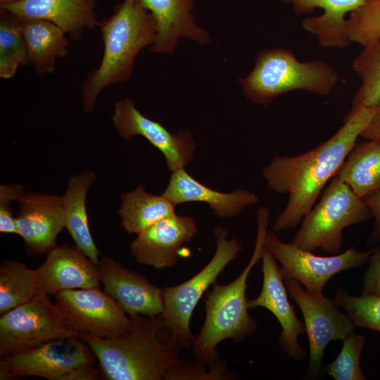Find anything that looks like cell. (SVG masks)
<instances>
[{"label": "cell", "instance_id": "1", "mask_svg": "<svg viewBox=\"0 0 380 380\" xmlns=\"http://www.w3.org/2000/svg\"><path fill=\"white\" fill-rule=\"evenodd\" d=\"M376 110V107L351 109L343 125L327 141L301 155L277 156L264 168L262 175L268 186L289 196L288 203L274 222V231L290 229L300 223L327 182L336 175Z\"/></svg>", "mask_w": 380, "mask_h": 380}, {"label": "cell", "instance_id": "2", "mask_svg": "<svg viewBox=\"0 0 380 380\" xmlns=\"http://www.w3.org/2000/svg\"><path fill=\"white\" fill-rule=\"evenodd\" d=\"M130 317L129 329L111 338L80 334L92 348L103 379L163 380L181 358L184 346L176 330L160 315Z\"/></svg>", "mask_w": 380, "mask_h": 380}, {"label": "cell", "instance_id": "3", "mask_svg": "<svg viewBox=\"0 0 380 380\" xmlns=\"http://www.w3.org/2000/svg\"><path fill=\"white\" fill-rule=\"evenodd\" d=\"M104 51L99 67L82 84V109L89 113L107 87L129 80L140 51L153 45L156 25L151 13L137 0H123L112 15L99 21Z\"/></svg>", "mask_w": 380, "mask_h": 380}, {"label": "cell", "instance_id": "4", "mask_svg": "<svg viewBox=\"0 0 380 380\" xmlns=\"http://www.w3.org/2000/svg\"><path fill=\"white\" fill-rule=\"evenodd\" d=\"M269 215L266 207L258 210L254 251L241 273L228 284L214 283L212 289L205 293V321L192 344L194 357L203 364L210 365L220 360L217 346L221 341L230 338L241 342L257 329V322L248 311L246 291L248 275L262 258Z\"/></svg>", "mask_w": 380, "mask_h": 380}, {"label": "cell", "instance_id": "5", "mask_svg": "<svg viewBox=\"0 0 380 380\" xmlns=\"http://www.w3.org/2000/svg\"><path fill=\"white\" fill-rule=\"evenodd\" d=\"M338 79L337 70L325 61L301 62L291 49L272 48L258 54L253 68L247 76L239 77V83L249 101L267 106L294 90L327 96Z\"/></svg>", "mask_w": 380, "mask_h": 380}, {"label": "cell", "instance_id": "6", "mask_svg": "<svg viewBox=\"0 0 380 380\" xmlns=\"http://www.w3.org/2000/svg\"><path fill=\"white\" fill-rule=\"evenodd\" d=\"M371 217L372 214L365 202L334 176L319 203L303 217V224L291 242L305 251L320 248L338 254L341 252L343 229Z\"/></svg>", "mask_w": 380, "mask_h": 380}, {"label": "cell", "instance_id": "7", "mask_svg": "<svg viewBox=\"0 0 380 380\" xmlns=\"http://www.w3.org/2000/svg\"><path fill=\"white\" fill-rule=\"evenodd\" d=\"M1 315V357L30 350L53 340L79 336L57 305L42 293Z\"/></svg>", "mask_w": 380, "mask_h": 380}, {"label": "cell", "instance_id": "8", "mask_svg": "<svg viewBox=\"0 0 380 380\" xmlns=\"http://www.w3.org/2000/svg\"><path fill=\"white\" fill-rule=\"evenodd\" d=\"M213 233L217 246L209 262L189 279L163 289L164 310L161 316L176 330L186 347L193 344L195 338L190 329V321L199 300L242 249L236 239H227L224 228L216 227Z\"/></svg>", "mask_w": 380, "mask_h": 380}, {"label": "cell", "instance_id": "9", "mask_svg": "<svg viewBox=\"0 0 380 380\" xmlns=\"http://www.w3.org/2000/svg\"><path fill=\"white\" fill-rule=\"evenodd\" d=\"M265 246L281 264L284 280H296L306 291L315 293H322L327 281L336 274L367 262L375 250L359 251L353 246L343 253L319 256L291 242L281 241L271 230L267 231Z\"/></svg>", "mask_w": 380, "mask_h": 380}, {"label": "cell", "instance_id": "10", "mask_svg": "<svg viewBox=\"0 0 380 380\" xmlns=\"http://www.w3.org/2000/svg\"><path fill=\"white\" fill-rule=\"evenodd\" d=\"M1 357V380L30 376L60 380L72 369L94 365L97 360L90 346L80 336L53 340L32 350Z\"/></svg>", "mask_w": 380, "mask_h": 380}, {"label": "cell", "instance_id": "11", "mask_svg": "<svg viewBox=\"0 0 380 380\" xmlns=\"http://www.w3.org/2000/svg\"><path fill=\"white\" fill-rule=\"evenodd\" d=\"M286 290L298 305L309 342V363L306 376L313 378L320 372L324 350L330 341L343 340L355 333V326L338 309L334 300L323 293H311L294 279L284 280Z\"/></svg>", "mask_w": 380, "mask_h": 380}, {"label": "cell", "instance_id": "12", "mask_svg": "<svg viewBox=\"0 0 380 380\" xmlns=\"http://www.w3.org/2000/svg\"><path fill=\"white\" fill-rule=\"evenodd\" d=\"M54 297L67 324L78 334L106 338L129 327V316L99 286L64 290Z\"/></svg>", "mask_w": 380, "mask_h": 380}, {"label": "cell", "instance_id": "13", "mask_svg": "<svg viewBox=\"0 0 380 380\" xmlns=\"http://www.w3.org/2000/svg\"><path fill=\"white\" fill-rule=\"evenodd\" d=\"M112 120L123 139L129 140L139 135L158 148L171 172L184 167L191 162L196 149L192 134L189 131L170 132L160 122L144 115L137 108L132 99L126 97L116 101Z\"/></svg>", "mask_w": 380, "mask_h": 380}, {"label": "cell", "instance_id": "14", "mask_svg": "<svg viewBox=\"0 0 380 380\" xmlns=\"http://www.w3.org/2000/svg\"><path fill=\"white\" fill-rule=\"evenodd\" d=\"M97 267L104 291L128 316L163 313V289L152 284L144 275L125 268L110 257H102Z\"/></svg>", "mask_w": 380, "mask_h": 380}, {"label": "cell", "instance_id": "15", "mask_svg": "<svg viewBox=\"0 0 380 380\" xmlns=\"http://www.w3.org/2000/svg\"><path fill=\"white\" fill-rule=\"evenodd\" d=\"M261 259L262 289L258 297L248 300V308L262 307L271 312L281 327L279 338L281 348L291 357L301 360L305 357L306 352L300 346L298 336L305 333V325L297 317L289 303L280 269L265 246Z\"/></svg>", "mask_w": 380, "mask_h": 380}, {"label": "cell", "instance_id": "16", "mask_svg": "<svg viewBox=\"0 0 380 380\" xmlns=\"http://www.w3.org/2000/svg\"><path fill=\"white\" fill-rule=\"evenodd\" d=\"M198 232L191 216L174 214L137 234L131 242L135 260L157 270L174 267L180 249Z\"/></svg>", "mask_w": 380, "mask_h": 380}, {"label": "cell", "instance_id": "17", "mask_svg": "<svg viewBox=\"0 0 380 380\" xmlns=\"http://www.w3.org/2000/svg\"><path fill=\"white\" fill-rule=\"evenodd\" d=\"M15 217L27 252L39 255L57 246L56 237L65 227L62 196L24 192Z\"/></svg>", "mask_w": 380, "mask_h": 380}, {"label": "cell", "instance_id": "18", "mask_svg": "<svg viewBox=\"0 0 380 380\" xmlns=\"http://www.w3.org/2000/svg\"><path fill=\"white\" fill-rule=\"evenodd\" d=\"M39 292L49 296L70 289L99 286L98 267L77 246H56L37 269Z\"/></svg>", "mask_w": 380, "mask_h": 380}, {"label": "cell", "instance_id": "19", "mask_svg": "<svg viewBox=\"0 0 380 380\" xmlns=\"http://www.w3.org/2000/svg\"><path fill=\"white\" fill-rule=\"evenodd\" d=\"M153 15L156 37L152 51L173 54L180 39L186 37L201 46L210 42L208 32L195 23L192 11L196 0H137Z\"/></svg>", "mask_w": 380, "mask_h": 380}, {"label": "cell", "instance_id": "20", "mask_svg": "<svg viewBox=\"0 0 380 380\" xmlns=\"http://www.w3.org/2000/svg\"><path fill=\"white\" fill-rule=\"evenodd\" d=\"M97 0H20L0 6L20 20L50 21L77 41L86 28L98 27L94 11Z\"/></svg>", "mask_w": 380, "mask_h": 380}, {"label": "cell", "instance_id": "21", "mask_svg": "<svg viewBox=\"0 0 380 380\" xmlns=\"http://www.w3.org/2000/svg\"><path fill=\"white\" fill-rule=\"evenodd\" d=\"M163 195L176 205L186 202L208 203L220 218L234 217L245 208L259 202L258 196L249 190L224 193L210 189L193 177L184 167L172 172Z\"/></svg>", "mask_w": 380, "mask_h": 380}, {"label": "cell", "instance_id": "22", "mask_svg": "<svg viewBox=\"0 0 380 380\" xmlns=\"http://www.w3.org/2000/svg\"><path fill=\"white\" fill-rule=\"evenodd\" d=\"M291 4L297 15H310L317 8L324 12L319 16H308L302 21L303 27L317 37L319 44L324 48H346L352 42L347 30L345 15L361 6L365 0H281Z\"/></svg>", "mask_w": 380, "mask_h": 380}, {"label": "cell", "instance_id": "23", "mask_svg": "<svg viewBox=\"0 0 380 380\" xmlns=\"http://www.w3.org/2000/svg\"><path fill=\"white\" fill-rule=\"evenodd\" d=\"M96 179L90 170L77 173L68 179L67 189L62 196L65 227L73 239L75 246L94 264L99 262V251L92 238L86 209L89 188Z\"/></svg>", "mask_w": 380, "mask_h": 380}, {"label": "cell", "instance_id": "24", "mask_svg": "<svg viewBox=\"0 0 380 380\" xmlns=\"http://www.w3.org/2000/svg\"><path fill=\"white\" fill-rule=\"evenodd\" d=\"M20 22L28 61L37 75L44 77L53 72L56 59L68 54L69 41L65 33L46 20L27 18Z\"/></svg>", "mask_w": 380, "mask_h": 380}, {"label": "cell", "instance_id": "25", "mask_svg": "<svg viewBox=\"0 0 380 380\" xmlns=\"http://www.w3.org/2000/svg\"><path fill=\"white\" fill-rule=\"evenodd\" d=\"M360 198L380 189V144H355L336 175Z\"/></svg>", "mask_w": 380, "mask_h": 380}, {"label": "cell", "instance_id": "26", "mask_svg": "<svg viewBox=\"0 0 380 380\" xmlns=\"http://www.w3.org/2000/svg\"><path fill=\"white\" fill-rule=\"evenodd\" d=\"M173 203L162 195H154L141 185L121 196L118 210L120 224L127 234H138L160 220L175 214Z\"/></svg>", "mask_w": 380, "mask_h": 380}, {"label": "cell", "instance_id": "27", "mask_svg": "<svg viewBox=\"0 0 380 380\" xmlns=\"http://www.w3.org/2000/svg\"><path fill=\"white\" fill-rule=\"evenodd\" d=\"M37 270L6 260L0 266V314L32 300L39 294Z\"/></svg>", "mask_w": 380, "mask_h": 380}, {"label": "cell", "instance_id": "28", "mask_svg": "<svg viewBox=\"0 0 380 380\" xmlns=\"http://www.w3.org/2000/svg\"><path fill=\"white\" fill-rule=\"evenodd\" d=\"M351 67L362 82L352 99V109L376 107L380 103V38L364 46Z\"/></svg>", "mask_w": 380, "mask_h": 380}, {"label": "cell", "instance_id": "29", "mask_svg": "<svg viewBox=\"0 0 380 380\" xmlns=\"http://www.w3.org/2000/svg\"><path fill=\"white\" fill-rule=\"evenodd\" d=\"M0 77L15 75L19 65L29 63L20 20L0 8Z\"/></svg>", "mask_w": 380, "mask_h": 380}, {"label": "cell", "instance_id": "30", "mask_svg": "<svg viewBox=\"0 0 380 380\" xmlns=\"http://www.w3.org/2000/svg\"><path fill=\"white\" fill-rule=\"evenodd\" d=\"M334 300L338 307L346 311L356 327L380 332V295L362 293L355 296L338 289Z\"/></svg>", "mask_w": 380, "mask_h": 380}, {"label": "cell", "instance_id": "31", "mask_svg": "<svg viewBox=\"0 0 380 380\" xmlns=\"http://www.w3.org/2000/svg\"><path fill=\"white\" fill-rule=\"evenodd\" d=\"M365 346V338L353 333L343 340L341 350L329 363L324 372L335 380L366 379L360 367V358Z\"/></svg>", "mask_w": 380, "mask_h": 380}, {"label": "cell", "instance_id": "32", "mask_svg": "<svg viewBox=\"0 0 380 380\" xmlns=\"http://www.w3.org/2000/svg\"><path fill=\"white\" fill-rule=\"evenodd\" d=\"M347 30L350 41L362 46L380 38V0H365L351 11Z\"/></svg>", "mask_w": 380, "mask_h": 380}, {"label": "cell", "instance_id": "33", "mask_svg": "<svg viewBox=\"0 0 380 380\" xmlns=\"http://www.w3.org/2000/svg\"><path fill=\"white\" fill-rule=\"evenodd\" d=\"M238 376L222 360L207 365L198 360L180 359L165 374L163 380H232Z\"/></svg>", "mask_w": 380, "mask_h": 380}, {"label": "cell", "instance_id": "34", "mask_svg": "<svg viewBox=\"0 0 380 380\" xmlns=\"http://www.w3.org/2000/svg\"><path fill=\"white\" fill-rule=\"evenodd\" d=\"M23 191L20 184H1L0 185V232L19 235L15 217L13 215L11 203L18 201Z\"/></svg>", "mask_w": 380, "mask_h": 380}, {"label": "cell", "instance_id": "35", "mask_svg": "<svg viewBox=\"0 0 380 380\" xmlns=\"http://www.w3.org/2000/svg\"><path fill=\"white\" fill-rule=\"evenodd\" d=\"M362 293L380 295V248H376L369 259L362 278Z\"/></svg>", "mask_w": 380, "mask_h": 380}, {"label": "cell", "instance_id": "36", "mask_svg": "<svg viewBox=\"0 0 380 380\" xmlns=\"http://www.w3.org/2000/svg\"><path fill=\"white\" fill-rule=\"evenodd\" d=\"M369 208L372 217L375 220V227L372 235L369 237V241H380V189L376 192L366 196L362 199Z\"/></svg>", "mask_w": 380, "mask_h": 380}, {"label": "cell", "instance_id": "37", "mask_svg": "<svg viewBox=\"0 0 380 380\" xmlns=\"http://www.w3.org/2000/svg\"><path fill=\"white\" fill-rule=\"evenodd\" d=\"M103 377L101 368L94 365L78 367L63 376L60 380H98Z\"/></svg>", "mask_w": 380, "mask_h": 380}, {"label": "cell", "instance_id": "38", "mask_svg": "<svg viewBox=\"0 0 380 380\" xmlns=\"http://www.w3.org/2000/svg\"><path fill=\"white\" fill-rule=\"evenodd\" d=\"M376 110L367 127L360 137L373 140L380 144V103L376 106Z\"/></svg>", "mask_w": 380, "mask_h": 380}, {"label": "cell", "instance_id": "39", "mask_svg": "<svg viewBox=\"0 0 380 380\" xmlns=\"http://www.w3.org/2000/svg\"><path fill=\"white\" fill-rule=\"evenodd\" d=\"M18 1H20V0H0V6L7 4Z\"/></svg>", "mask_w": 380, "mask_h": 380}]
</instances>
